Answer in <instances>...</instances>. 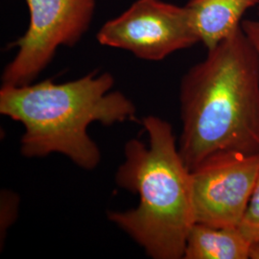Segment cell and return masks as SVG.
<instances>
[{
	"mask_svg": "<svg viewBox=\"0 0 259 259\" xmlns=\"http://www.w3.org/2000/svg\"><path fill=\"white\" fill-rule=\"evenodd\" d=\"M250 259H259V243L251 244L250 251Z\"/></svg>",
	"mask_w": 259,
	"mask_h": 259,
	"instance_id": "cell-12",
	"label": "cell"
},
{
	"mask_svg": "<svg viewBox=\"0 0 259 259\" xmlns=\"http://www.w3.org/2000/svg\"><path fill=\"white\" fill-rule=\"evenodd\" d=\"M148 145L131 139L115 175L117 185L139 195L136 208L110 211L108 218L154 259H184L194 225L191 171L180 154L171 124L148 115L142 119Z\"/></svg>",
	"mask_w": 259,
	"mask_h": 259,
	"instance_id": "cell-3",
	"label": "cell"
},
{
	"mask_svg": "<svg viewBox=\"0 0 259 259\" xmlns=\"http://www.w3.org/2000/svg\"><path fill=\"white\" fill-rule=\"evenodd\" d=\"M19 207L18 196L10 191H4L1 194V235L7 232V229L17 218Z\"/></svg>",
	"mask_w": 259,
	"mask_h": 259,
	"instance_id": "cell-10",
	"label": "cell"
},
{
	"mask_svg": "<svg viewBox=\"0 0 259 259\" xmlns=\"http://www.w3.org/2000/svg\"><path fill=\"white\" fill-rule=\"evenodd\" d=\"M259 172V154L230 152L207 158L191 171L195 223L238 228Z\"/></svg>",
	"mask_w": 259,
	"mask_h": 259,
	"instance_id": "cell-6",
	"label": "cell"
},
{
	"mask_svg": "<svg viewBox=\"0 0 259 259\" xmlns=\"http://www.w3.org/2000/svg\"><path fill=\"white\" fill-rule=\"evenodd\" d=\"M114 78L109 72H92L66 83L51 79L23 85L2 84L0 113L22 124L23 157L61 154L77 166L91 171L101 153L88 133L91 124L104 126L137 119V108L120 92H111Z\"/></svg>",
	"mask_w": 259,
	"mask_h": 259,
	"instance_id": "cell-2",
	"label": "cell"
},
{
	"mask_svg": "<svg viewBox=\"0 0 259 259\" xmlns=\"http://www.w3.org/2000/svg\"><path fill=\"white\" fill-rule=\"evenodd\" d=\"M250 247L238 228L194 223L187 235L184 259H248Z\"/></svg>",
	"mask_w": 259,
	"mask_h": 259,
	"instance_id": "cell-8",
	"label": "cell"
},
{
	"mask_svg": "<svg viewBox=\"0 0 259 259\" xmlns=\"http://www.w3.org/2000/svg\"><path fill=\"white\" fill-rule=\"evenodd\" d=\"M96 38L101 46L126 50L151 62L200 42L191 9L164 0H136L105 22Z\"/></svg>",
	"mask_w": 259,
	"mask_h": 259,
	"instance_id": "cell-4",
	"label": "cell"
},
{
	"mask_svg": "<svg viewBox=\"0 0 259 259\" xmlns=\"http://www.w3.org/2000/svg\"><path fill=\"white\" fill-rule=\"evenodd\" d=\"M258 8H259V5H258ZM258 11H259V9H258Z\"/></svg>",
	"mask_w": 259,
	"mask_h": 259,
	"instance_id": "cell-13",
	"label": "cell"
},
{
	"mask_svg": "<svg viewBox=\"0 0 259 259\" xmlns=\"http://www.w3.org/2000/svg\"><path fill=\"white\" fill-rule=\"evenodd\" d=\"M238 229L251 244L259 243V172L250 202Z\"/></svg>",
	"mask_w": 259,
	"mask_h": 259,
	"instance_id": "cell-9",
	"label": "cell"
},
{
	"mask_svg": "<svg viewBox=\"0 0 259 259\" xmlns=\"http://www.w3.org/2000/svg\"><path fill=\"white\" fill-rule=\"evenodd\" d=\"M30 20L16 42L18 52L5 66L2 84L23 85L49 65L58 48L74 47L88 32L96 0H25Z\"/></svg>",
	"mask_w": 259,
	"mask_h": 259,
	"instance_id": "cell-5",
	"label": "cell"
},
{
	"mask_svg": "<svg viewBox=\"0 0 259 259\" xmlns=\"http://www.w3.org/2000/svg\"><path fill=\"white\" fill-rule=\"evenodd\" d=\"M194 15L200 42L211 49L241 26L248 10L259 0H187Z\"/></svg>",
	"mask_w": 259,
	"mask_h": 259,
	"instance_id": "cell-7",
	"label": "cell"
},
{
	"mask_svg": "<svg viewBox=\"0 0 259 259\" xmlns=\"http://www.w3.org/2000/svg\"><path fill=\"white\" fill-rule=\"evenodd\" d=\"M180 112L190 171L218 154H259V59L241 26L183 76Z\"/></svg>",
	"mask_w": 259,
	"mask_h": 259,
	"instance_id": "cell-1",
	"label": "cell"
},
{
	"mask_svg": "<svg viewBox=\"0 0 259 259\" xmlns=\"http://www.w3.org/2000/svg\"><path fill=\"white\" fill-rule=\"evenodd\" d=\"M241 27L248 38L250 39L259 59V21L252 19H245L241 23Z\"/></svg>",
	"mask_w": 259,
	"mask_h": 259,
	"instance_id": "cell-11",
	"label": "cell"
}]
</instances>
